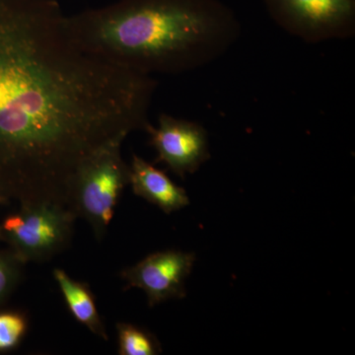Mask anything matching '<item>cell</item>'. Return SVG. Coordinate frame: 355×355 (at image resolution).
Listing matches in <instances>:
<instances>
[{"label": "cell", "instance_id": "6da1fadb", "mask_svg": "<svg viewBox=\"0 0 355 355\" xmlns=\"http://www.w3.org/2000/svg\"><path fill=\"white\" fill-rule=\"evenodd\" d=\"M65 19L57 0H0V193L20 205L69 209L84 161L151 125L157 80L85 53Z\"/></svg>", "mask_w": 355, "mask_h": 355}, {"label": "cell", "instance_id": "7a4b0ae2", "mask_svg": "<svg viewBox=\"0 0 355 355\" xmlns=\"http://www.w3.org/2000/svg\"><path fill=\"white\" fill-rule=\"evenodd\" d=\"M65 25L85 53L146 76L212 64L234 46L242 29L221 0H116L67 16Z\"/></svg>", "mask_w": 355, "mask_h": 355}, {"label": "cell", "instance_id": "3957f363", "mask_svg": "<svg viewBox=\"0 0 355 355\" xmlns=\"http://www.w3.org/2000/svg\"><path fill=\"white\" fill-rule=\"evenodd\" d=\"M123 139H116L94 151L77 170L70 210L90 224L96 239L106 235L121 193L130 184V167L121 156Z\"/></svg>", "mask_w": 355, "mask_h": 355}, {"label": "cell", "instance_id": "277c9868", "mask_svg": "<svg viewBox=\"0 0 355 355\" xmlns=\"http://www.w3.org/2000/svg\"><path fill=\"white\" fill-rule=\"evenodd\" d=\"M76 218L57 203L21 205L0 223V241L24 263L48 261L69 246Z\"/></svg>", "mask_w": 355, "mask_h": 355}, {"label": "cell", "instance_id": "5b68a950", "mask_svg": "<svg viewBox=\"0 0 355 355\" xmlns=\"http://www.w3.org/2000/svg\"><path fill=\"white\" fill-rule=\"evenodd\" d=\"M273 22L307 44L355 35V0H263Z\"/></svg>", "mask_w": 355, "mask_h": 355}, {"label": "cell", "instance_id": "8992f818", "mask_svg": "<svg viewBox=\"0 0 355 355\" xmlns=\"http://www.w3.org/2000/svg\"><path fill=\"white\" fill-rule=\"evenodd\" d=\"M146 132L157 154L155 163H163L181 179L197 172L210 159L209 135L196 121L162 113L157 125H149Z\"/></svg>", "mask_w": 355, "mask_h": 355}, {"label": "cell", "instance_id": "52a82bcc", "mask_svg": "<svg viewBox=\"0 0 355 355\" xmlns=\"http://www.w3.org/2000/svg\"><path fill=\"white\" fill-rule=\"evenodd\" d=\"M196 254L177 250H166L147 256L137 265L125 268L121 277L125 289L146 292L149 307L170 299L186 297V280L191 275Z\"/></svg>", "mask_w": 355, "mask_h": 355}, {"label": "cell", "instance_id": "ba28073f", "mask_svg": "<svg viewBox=\"0 0 355 355\" xmlns=\"http://www.w3.org/2000/svg\"><path fill=\"white\" fill-rule=\"evenodd\" d=\"M130 184L137 197L158 207L166 214L190 205L188 193L178 186L162 170L133 154Z\"/></svg>", "mask_w": 355, "mask_h": 355}, {"label": "cell", "instance_id": "9c48e42d", "mask_svg": "<svg viewBox=\"0 0 355 355\" xmlns=\"http://www.w3.org/2000/svg\"><path fill=\"white\" fill-rule=\"evenodd\" d=\"M53 273L74 319L95 336L104 340H109L108 334L98 312L94 294L90 286L71 279L62 268H55Z\"/></svg>", "mask_w": 355, "mask_h": 355}, {"label": "cell", "instance_id": "30bf717a", "mask_svg": "<svg viewBox=\"0 0 355 355\" xmlns=\"http://www.w3.org/2000/svg\"><path fill=\"white\" fill-rule=\"evenodd\" d=\"M119 354L157 355L162 352L156 336L146 329L130 323L116 324Z\"/></svg>", "mask_w": 355, "mask_h": 355}, {"label": "cell", "instance_id": "8fae6325", "mask_svg": "<svg viewBox=\"0 0 355 355\" xmlns=\"http://www.w3.org/2000/svg\"><path fill=\"white\" fill-rule=\"evenodd\" d=\"M28 319L19 311L0 312V352L17 347L27 333Z\"/></svg>", "mask_w": 355, "mask_h": 355}, {"label": "cell", "instance_id": "7c38bea8", "mask_svg": "<svg viewBox=\"0 0 355 355\" xmlns=\"http://www.w3.org/2000/svg\"><path fill=\"white\" fill-rule=\"evenodd\" d=\"M24 265L10 250L0 252V304L17 286Z\"/></svg>", "mask_w": 355, "mask_h": 355}, {"label": "cell", "instance_id": "4fadbf2b", "mask_svg": "<svg viewBox=\"0 0 355 355\" xmlns=\"http://www.w3.org/2000/svg\"><path fill=\"white\" fill-rule=\"evenodd\" d=\"M7 202H8V200L0 193V203H6Z\"/></svg>", "mask_w": 355, "mask_h": 355}]
</instances>
